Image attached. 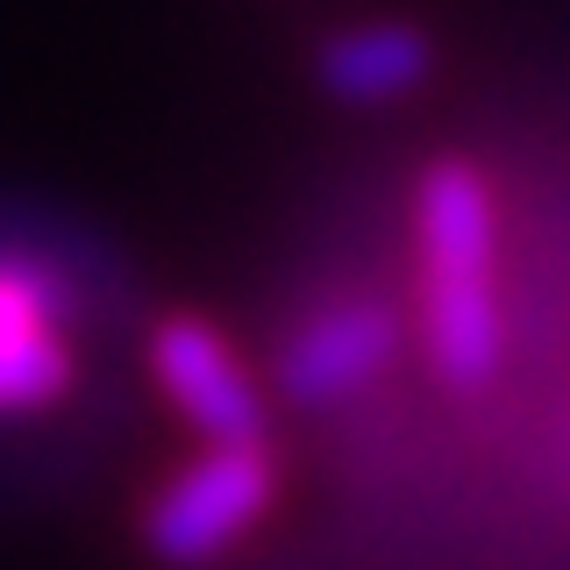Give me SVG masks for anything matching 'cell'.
<instances>
[{
    "mask_svg": "<svg viewBox=\"0 0 570 570\" xmlns=\"http://www.w3.org/2000/svg\"><path fill=\"white\" fill-rule=\"evenodd\" d=\"M421 243V335L435 371L456 392H478L507 364V314H499V207L478 165L442 157L414 193Z\"/></svg>",
    "mask_w": 570,
    "mask_h": 570,
    "instance_id": "obj_1",
    "label": "cell"
},
{
    "mask_svg": "<svg viewBox=\"0 0 570 570\" xmlns=\"http://www.w3.org/2000/svg\"><path fill=\"white\" fill-rule=\"evenodd\" d=\"M272 492H278V463L264 450V435L207 442L186 471H171L165 485L150 492V507H142V542H150L157 563L193 570V563L222 557L228 542H243V534L272 513Z\"/></svg>",
    "mask_w": 570,
    "mask_h": 570,
    "instance_id": "obj_2",
    "label": "cell"
},
{
    "mask_svg": "<svg viewBox=\"0 0 570 570\" xmlns=\"http://www.w3.org/2000/svg\"><path fill=\"white\" fill-rule=\"evenodd\" d=\"M150 379L165 400L200 428L207 442H249L264 435V392L243 371V356L222 343V328L200 314H171L150 335Z\"/></svg>",
    "mask_w": 570,
    "mask_h": 570,
    "instance_id": "obj_3",
    "label": "cell"
},
{
    "mask_svg": "<svg viewBox=\"0 0 570 570\" xmlns=\"http://www.w3.org/2000/svg\"><path fill=\"white\" fill-rule=\"evenodd\" d=\"M392 356H400V314L385 299H335L285 335L278 392L299 406H335L371 379H385Z\"/></svg>",
    "mask_w": 570,
    "mask_h": 570,
    "instance_id": "obj_4",
    "label": "cell"
},
{
    "mask_svg": "<svg viewBox=\"0 0 570 570\" xmlns=\"http://www.w3.org/2000/svg\"><path fill=\"white\" fill-rule=\"evenodd\" d=\"M71 385L65 278L29 257H0V414L50 406Z\"/></svg>",
    "mask_w": 570,
    "mask_h": 570,
    "instance_id": "obj_5",
    "label": "cell"
},
{
    "mask_svg": "<svg viewBox=\"0 0 570 570\" xmlns=\"http://www.w3.org/2000/svg\"><path fill=\"white\" fill-rule=\"evenodd\" d=\"M421 79H428V36L406 22H356L321 43V86L335 100L379 107V100L414 94Z\"/></svg>",
    "mask_w": 570,
    "mask_h": 570,
    "instance_id": "obj_6",
    "label": "cell"
}]
</instances>
